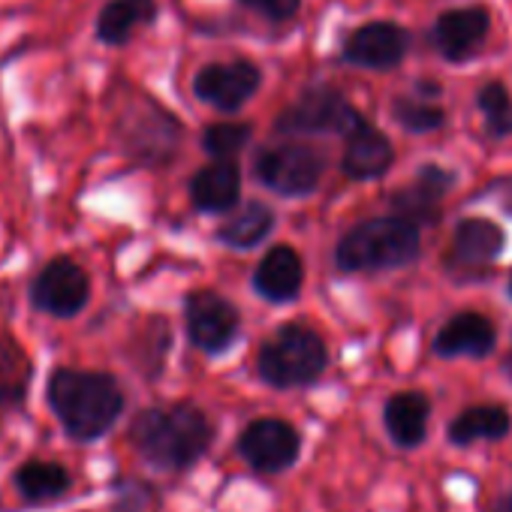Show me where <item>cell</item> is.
Here are the masks:
<instances>
[{"instance_id": "obj_31", "label": "cell", "mask_w": 512, "mask_h": 512, "mask_svg": "<svg viewBox=\"0 0 512 512\" xmlns=\"http://www.w3.org/2000/svg\"><path fill=\"white\" fill-rule=\"evenodd\" d=\"M503 365H506V374H509V377H512V356H509V359H506V362H503Z\"/></svg>"}, {"instance_id": "obj_3", "label": "cell", "mask_w": 512, "mask_h": 512, "mask_svg": "<svg viewBox=\"0 0 512 512\" xmlns=\"http://www.w3.org/2000/svg\"><path fill=\"white\" fill-rule=\"evenodd\" d=\"M419 256V232L401 217H377L350 229L335 260L344 272H383L407 266Z\"/></svg>"}, {"instance_id": "obj_29", "label": "cell", "mask_w": 512, "mask_h": 512, "mask_svg": "<svg viewBox=\"0 0 512 512\" xmlns=\"http://www.w3.org/2000/svg\"><path fill=\"white\" fill-rule=\"evenodd\" d=\"M250 10H256L266 19H275V22H287L299 13V4L302 0H241Z\"/></svg>"}, {"instance_id": "obj_4", "label": "cell", "mask_w": 512, "mask_h": 512, "mask_svg": "<svg viewBox=\"0 0 512 512\" xmlns=\"http://www.w3.org/2000/svg\"><path fill=\"white\" fill-rule=\"evenodd\" d=\"M326 368V344L305 326H284L260 350V374L278 389L308 386Z\"/></svg>"}, {"instance_id": "obj_20", "label": "cell", "mask_w": 512, "mask_h": 512, "mask_svg": "<svg viewBox=\"0 0 512 512\" xmlns=\"http://www.w3.org/2000/svg\"><path fill=\"white\" fill-rule=\"evenodd\" d=\"M392 157L389 139L371 124H362L353 136H347L344 172L350 178H377L392 166Z\"/></svg>"}, {"instance_id": "obj_9", "label": "cell", "mask_w": 512, "mask_h": 512, "mask_svg": "<svg viewBox=\"0 0 512 512\" xmlns=\"http://www.w3.org/2000/svg\"><path fill=\"white\" fill-rule=\"evenodd\" d=\"M187 335L193 347L205 353H220L232 344L238 332V311L217 293L202 290L187 299Z\"/></svg>"}, {"instance_id": "obj_16", "label": "cell", "mask_w": 512, "mask_h": 512, "mask_svg": "<svg viewBox=\"0 0 512 512\" xmlns=\"http://www.w3.org/2000/svg\"><path fill=\"white\" fill-rule=\"evenodd\" d=\"M452 175L437 166H425L419 172V181L395 196V208L401 211V220L407 223H434L440 217V196L449 190Z\"/></svg>"}, {"instance_id": "obj_2", "label": "cell", "mask_w": 512, "mask_h": 512, "mask_svg": "<svg viewBox=\"0 0 512 512\" xmlns=\"http://www.w3.org/2000/svg\"><path fill=\"white\" fill-rule=\"evenodd\" d=\"M130 440L148 464L160 470H184L205 455L211 425L205 413L190 404L151 407L133 419Z\"/></svg>"}, {"instance_id": "obj_19", "label": "cell", "mask_w": 512, "mask_h": 512, "mask_svg": "<svg viewBox=\"0 0 512 512\" xmlns=\"http://www.w3.org/2000/svg\"><path fill=\"white\" fill-rule=\"evenodd\" d=\"M13 485L28 503H52V500H61L64 494H70L73 476L58 461L31 458L13 473Z\"/></svg>"}, {"instance_id": "obj_11", "label": "cell", "mask_w": 512, "mask_h": 512, "mask_svg": "<svg viewBox=\"0 0 512 512\" xmlns=\"http://www.w3.org/2000/svg\"><path fill=\"white\" fill-rule=\"evenodd\" d=\"M407 52V34L398 25L389 22H374L359 28L347 40V61L359 67H374V70H389L395 67Z\"/></svg>"}, {"instance_id": "obj_10", "label": "cell", "mask_w": 512, "mask_h": 512, "mask_svg": "<svg viewBox=\"0 0 512 512\" xmlns=\"http://www.w3.org/2000/svg\"><path fill=\"white\" fill-rule=\"evenodd\" d=\"M256 88H260V70L247 61L208 64L193 79L196 97L220 112H235L238 106H244L253 97Z\"/></svg>"}, {"instance_id": "obj_22", "label": "cell", "mask_w": 512, "mask_h": 512, "mask_svg": "<svg viewBox=\"0 0 512 512\" xmlns=\"http://www.w3.org/2000/svg\"><path fill=\"white\" fill-rule=\"evenodd\" d=\"M428 425V401L419 392H401L386 404V428L398 446H419Z\"/></svg>"}, {"instance_id": "obj_12", "label": "cell", "mask_w": 512, "mask_h": 512, "mask_svg": "<svg viewBox=\"0 0 512 512\" xmlns=\"http://www.w3.org/2000/svg\"><path fill=\"white\" fill-rule=\"evenodd\" d=\"M485 34H488V13L479 7H467L440 16L434 28V43L449 61H464L482 46Z\"/></svg>"}, {"instance_id": "obj_26", "label": "cell", "mask_w": 512, "mask_h": 512, "mask_svg": "<svg viewBox=\"0 0 512 512\" xmlns=\"http://www.w3.org/2000/svg\"><path fill=\"white\" fill-rule=\"evenodd\" d=\"M479 106L485 112L488 130L494 136H512V103L506 97V91L500 85H488L479 94Z\"/></svg>"}, {"instance_id": "obj_18", "label": "cell", "mask_w": 512, "mask_h": 512, "mask_svg": "<svg viewBox=\"0 0 512 512\" xmlns=\"http://www.w3.org/2000/svg\"><path fill=\"white\" fill-rule=\"evenodd\" d=\"M241 190V175L232 160H217L199 169L190 181V199L202 211H226L235 205Z\"/></svg>"}, {"instance_id": "obj_1", "label": "cell", "mask_w": 512, "mask_h": 512, "mask_svg": "<svg viewBox=\"0 0 512 512\" xmlns=\"http://www.w3.org/2000/svg\"><path fill=\"white\" fill-rule=\"evenodd\" d=\"M46 401L76 443H94L112 431L124 413V392L112 374L55 368L46 383Z\"/></svg>"}, {"instance_id": "obj_28", "label": "cell", "mask_w": 512, "mask_h": 512, "mask_svg": "<svg viewBox=\"0 0 512 512\" xmlns=\"http://www.w3.org/2000/svg\"><path fill=\"white\" fill-rule=\"evenodd\" d=\"M395 118L401 121V127H407L413 133H425V130H434L443 124V112L437 106H422L413 100H401L395 106Z\"/></svg>"}, {"instance_id": "obj_6", "label": "cell", "mask_w": 512, "mask_h": 512, "mask_svg": "<svg viewBox=\"0 0 512 512\" xmlns=\"http://www.w3.org/2000/svg\"><path fill=\"white\" fill-rule=\"evenodd\" d=\"M256 175L263 184L284 196H305L320 184L323 157L308 145H281L269 148L256 160Z\"/></svg>"}, {"instance_id": "obj_14", "label": "cell", "mask_w": 512, "mask_h": 512, "mask_svg": "<svg viewBox=\"0 0 512 512\" xmlns=\"http://www.w3.org/2000/svg\"><path fill=\"white\" fill-rule=\"evenodd\" d=\"M494 347V326L482 314H458L452 317L434 338V350L440 356H473L482 359Z\"/></svg>"}, {"instance_id": "obj_25", "label": "cell", "mask_w": 512, "mask_h": 512, "mask_svg": "<svg viewBox=\"0 0 512 512\" xmlns=\"http://www.w3.org/2000/svg\"><path fill=\"white\" fill-rule=\"evenodd\" d=\"M272 226H275L272 208H266L263 202H250L229 223H223L217 235H220L223 244L244 250V247H256V244H260L272 232Z\"/></svg>"}, {"instance_id": "obj_30", "label": "cell", "mask_w": 512, "mask_h": 512, "mask_svg": "<svg viewBox=\"0 0 512 512\" xmlns=\"http://www.w3.org/2000/svg\"><path fill=\"white\" fill-rule=\"evenodd\" d=\"M494 512H512V494H509V497H503V500L494 506Z\"/></svg>"}, {"instance_id": "obj_8", "label": "cell", "mask_w": 512, "mask_h": 512, "mask_svg": "<svg viewBox=\"0 0 512 512\" xmlns=\"http://www.w3.org/2000/svg\"><path fill=\"white\" fill-rule=\"evenodd\" d=\"M299 434L284 419H256L241 431L238 449L244 461L263 473L287 470L299 458Z\"/></svg>"}, {"instance_id": "obj_23", "label": "cell", "mask_w": 512, "mask_h": 512, "mask_svg": "<svg viewBox=\"0 0 512 512\" xmlns=\"http://www.w3.org/2000/svg\"><path fill=\"white\" fill-rule=\"evenodd\" d=\"M500 250H503V232L491 220L470 217L455 229V253L470 266L491 263Z\"/></svg>"}, {"instance_id": "obj_21", "label": "cell", "mask_w": 512, "mask_h": 512, "mask_svg": "<svg viewBox=\"0 0 512 512\" xmlns=\"http://www.w3.org/2000/svg\"><path fill=\"white\" fill-rule=\"evenodd\" d=\"M31 377L34 365L25 350L10 341H0V419L7 413H16L28 401Z\"/></svg>"}, {"instance_id": "obj_13", "label": "cell", "mask_w": 512, "mask_h": 512, "mask_svg": "<svg viewBox=\"0 0 512 512\" xmlns=\"http://www.w3.org/2000/svg\"><path fill=\"white\" fill-rule=\"evenodd\" d=\"M124 130V145L130 154H136L145 163H160L175 151L178 142V124L163 115V109H148V115L133 118L130 124L121 127Z\"/></svg>"}, {"instance_id": "obj_17", "label": "cell", "mask_w": 512, "mask_h": 512, "mask_svg": "<svg viewBox=\"0 0 512 512\" xmlns=\"http://www.w3.org/2000/svg\"><path fill=\"white\" fill-rule=\"evenodd\" d=\"M157 16V4L154 0H109V4L100 10L97 16V40L106 46H124L130 43V37L151 25Z\"/></svg>"}, {"instance_id": "obj_32", "label": "cell", "mask_w": 512, "mask_h": 512, "mask_svg": "<svg viewBox=\"0 0 512 512\" xmlns=\"http://www.w3.org/2000/svg\"><path fill=\"white\" fill-rule=\"evenodd\" d=\"M509 293H512V284H509Z\"/></svg>"}, {"instance_id": "obj_15", "label": "cell", "mask_w": 512, "mask_h": 512, "mask_svg": "<svg viewBox=\"0 0 512 512\" xmlns=\"http://www.w3.org/2000/svg\"><path fill=\"white\" fill-rule=\"evenodd\" d=\"M302 278H305L302 256L293 247L281 244L263 256L253 284H256V290H260V296H266L269 302H290V299H296Z\"/></svg>"}, {"instance_id": "obj_27", "label": "cell", "mask_w": 512, "mask_h": 512, "mask_svg": "<svg viewBox=\"0 0 512 512\" xmlns=\"http://www.w3.org/2000/svg\"><path fill=\"white\" fill-rule=\"evenodd\" d=\"M250 139V127L247 124H214L205 130L202 145L208 154H214L217 160L232 157L238 148H244V142Z\"/></svg>"}, {"instance_id": "obj_24", "label": "cell", "mask_w": 512, "mask_h": 512, "mask_svg": "<svg viewBox=\"0 0 512 512\" xmlns=\"http://www.w3.org/2000/svg\"><path fill=\"white\" fill-rule=\"evenodd\" d=\"M509 431V413L503 407H470L449 425V440L464 446L473 440H500Z\"/></svg>"}, {"instance_id": "obj_5", "label": "cell", "mask_w": 512, "mask_h": 512, "mask_svg": "<svg viewBox=\"0 0 512 512\" xmlns=\"http://www.w3.org/2000/svg\"><path fill=\"white\" fill-rule=\"evenodd\" d=\"M88 299H91V278L70 256L49 260L31 284V305L55 320H70L82 314Z\"/></svg>"}, {"instance_id": "obj_7", "label": "cell", "mask_w": 512, "mask_h": 512, "mask_svg": "<svg viewBox=\"0 0 512 512\" xmlns=\"http://www.w3.org/2000/svg\"><path fill=\"white\" fill-rule=\"evenodd\" d=\"M365 121L359 118V112L338 97L329 88H314L308 91L284 118H281V130L284 133H323V130H335L344 136H353Z\"/></svg>"}]
</instances>
